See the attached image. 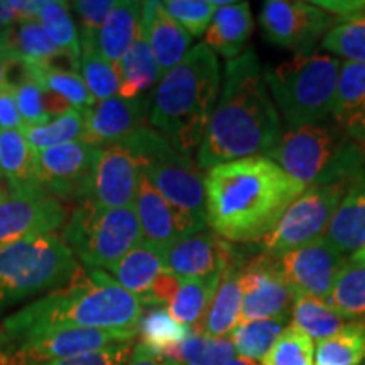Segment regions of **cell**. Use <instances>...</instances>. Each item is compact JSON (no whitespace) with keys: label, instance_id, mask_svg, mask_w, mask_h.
Wrapping results in <instances>:
<instances>
[{"label":"cell","instance_id":"obj_1","mask_svg":"<svg viewBox=\"0 0 365 365\" xmlns=\"http://www.w3.org/2000/svg\"><path fill=\"white\" fill-rule=\"evenodd\" d=\"M307 186L269 158H245L205 176L207 225L227 242H261Z\"/></svg>","mask_w":365,"mask_h":365},{"label":"cell","instance_id":"obj_2","mask_svg":"<svg viewBox=\"0 0 365 365\" xmlns=\"http://www.w3.org/2000/svg\"><path fill=\"white\" fill-rule=\"evenodd\" d=\"M282 135L281 118L252 49L227 61L220 98L198 148V168L212 170L245 158H264Z\"/></svg>","mask_w":365,"mask_h":365},{"label":"cell","instance_id":"obj_3","mask_svg":"<svg viewBox=\"0 0 365 365\" xmlns=\"http://www.w3.org/2000/svg\"><path fill=\"white\" fill-rule=\"evenodd\" d=\"M143 314V303L107 272L80 266L65 286L4 319L0 344L78 328L137 335Z\"/></svg>","mask_w":365,"mask_h":365},{"label":"cell","instance_id":"obj_4","mask_svg":"<svg viewBox=\"0 0 365 365\" xmlns=\"http://www.w3.org/2000/svg\"><path fill=\"white\" fill-rule=\"evenodd\" d=\"M220 90L217 54L205 43L191 48L182 61L163 76L154 91L149 120L180 153L200 148Z\"/></svg>","mask_w":365,"mask_h":365},{"label":"cell","instance_id":"obj_5","mask_svg":"<svg viewBox=\"0 0 365 365\" xmlns=\"http://www.w3.org/2000/svg\"><path fill=\"white\" fill-rule=\"evenodd\" d=\"M269 159L307 188L322 185L352 188L365 175V153L339 125H301L286 130Z\"/></svg>","mask_w":365,"mask_h":365},{"label":"cell","instance_id":"obj_6","mask_svg":"<svg viewBox=\"0 0 365 365\" xmlns=\"http://www.w3.org/2000/svg\"><path fill=\"white\" fill-rule=\"evenodd\" d=\"M340 66L328 54H298L264 70L274 105L289 129L322 124L333 115Z\"/></svg>","mask_w":365,"mask_h":365},{"label":"cell","instance_id":"obj_7","mask_svg":"<svg viewBox=\"0 0 365 365\" xmlns=\"http://www.w3.org/2000/svg\"><path fill=\"white\" fill-rule=\"evenodd\" d=\"M120 145L139 159L140 171L148 176L150 185L195 228V232L205 230V178L191 156L176 150L156 129L145 125L122 140Z\"/></svg>","mask_w":365,"mask_h":365},{"label":"cell","instance_id":"obj_8","mask_svg":"<svg viewBox=\"0 0 365 365\" xmlns=\"http://www.w3.org/2000/svg\"><path fill=\"white\" fill-rule=\"evenodd\" d=\"M58 235H39L0 249V313L27 298L65 286L78 269Z\"/></svg>","mask_w":365,"mask_h":365},{"label":"cell","instance_id":"obj_9","mask_svg":"<svg viewBox=\"0 0 365 365\" xmlns=\"http://www.w3.org/2000/svg\"><path fill=\"white\" fill-rule=\"evenodd\" d=\"M63 240L85 269H110L143 242L135 208H102L91 200L68 217Z\"/></svg>","mask_w":365,"mask_h":365},{"label":"cell","instance_id":"obj_10","mask_svg":"<svg viewBox=\"0 0 365 365\" xmlns=\"http://www.w3.org/2000/svg\"><path fill=\"white\" fill-rule=\"evenodd\" d=\"M349 190V186L341 185H322L304 190L286 210L276 227L259 242L262 254L279 257L322 239Z\"/></svg>","mask_w":365,"mask_h":365},{"label":"cell","instance_id":"obj_11","mask_svg":"<svg viewBox=\"0 0 365 365\" xmlns=\"http://www.w3.org/2000/svg\"><path fill=\"white\" fill-rule=\"evenodd\" d=\"M102 148L75 140L36 153V181L59 202H88Z\"/></svg>","mask_w":365,"mask_h":365},{"label":"cell","instance_id":"obj_12","mask_svg":"<svg viewBox=\"0 0 365 365\" xmlns=\"http://www.w3.org/2000/svg\"><path fill=\"white\" fill-rule=\"evenodd\" d=\"M134 339L130 333L90 328L49 331L14 344H0V365H48Z\"/></svg>","mask_w":365,"mask_h":365},{"label":"cell","instance_id":"obj_13","mask_svg":"<svg viewBox=\"0 0 365 365\" xmlns=\"http://www.w3.org/2000/svg\"><path fill=\"white\" fill-rule=\"evenodd\" d=\"M330 14L308 2L267 0L264 2L259 24L272 44L308 54L319 39L335 27Z\"/></svg>","mask_w":365,"mask_h":365},{"label":"cell","instance_id":"obj_14","mask_svg":"<svg viewBox=\"0 0 365 365\" xmlns=\"http://www.w3.org/2000/svg\"><path fill=\"white\" fill-rule=\"evenodd\" d=\"M274 259L293 296L307 294L322 299L330 296L333 282L346 262L345 255L325 237Z\"/></svg>","mask_w":365,"mask_h":365},{"label":"cell","instance_id":"obj_15","mask_svg":"<svg viewBox=\"0 0 365 365\" xmlns=\"http://www.w3.org/2000/svg\"><path fill=\"white\" fill-rule=\"evenodd\" d=\"M66 207L43 191H12L0 203V249L65 227Z\"/></svg>","mask_w":365,"mask_h":365},{"label":"cell","instance_id":"obj_16","mask_svg":"<svg viewBox=\"0 0 365 365\" xmlns=\"http://www.w3.org/2000/svg\"><path fill=\"white\" fill-rule=\"evenodd\" d=\"M240 289V322L281 317L287 313L294 299L276 266V259L266 254L242 264Z\"/></svg>","mask_w":365,"mask_h":365},{"label":"cell","instance_id":"obj_17","mask_svg":"<svg viewBox=\"0 0 365 365\" xmlns=\"http://www.w3.org/2000/svg\"><path fill=\"white\" fill-rule=\"evenodd\" d=\"M164 271L178 279H202L223 272L235 264V249L215 232L202 230L186 235L163 250Z\"/></svg>","mask_w":365,"mask_h":365},{"label":"cell","instance_id":"obj_18","mask_svg":"<svg viewBox=\"0 0 365 365\" xmlns=\"http://www.w3.org/2000/svg\"><path fill=\"white\" fill-rule=\"evenodd\" d=\"M140 163L124 145H108L100 153L93 175L91 202L102 208L134 207Z\"/></svg>","mask_w":365,"mask_h":365},{"label":"cell","instance_id":"obj_19","mask_svg":"<svg viewBox=\"0 0 365 365\" xmlns=\"http://www.w3.org/2000/svg\"><path fill=\"white\" fill-rule=\"evenodd\" d=\"M149 98L113 97L86 110L81 140L91 145H115L143 129L149 115Z\"/></svg>","mask_w":365,"mask_h":365},{"label":"cell","instance_id":"obj_20","mask_svg":"<svg viewBox=\"0 0 365 365\" xmlns=\"http://www.w3.org/2000/svg\"><path fill=\"white\" fill-rule=\"evenodd\" d=\"M134 208L143 230V242L159 250L168 249L182 237L198 234L150 185L143 171H140Z\"/></svg>","mask_w":365,"mask_h":365},{"label":"cell","instance_id":"obj_21","mask_svg":"<svg viewBox=\"0 0 365 365\" xmlns=\"http://www.w3.org/2000/svg\"><path fill=\"white\" fill-rule=\"evenodd\" d=\"M140 33L148 38L161 76L176 68L190 51L191 36L171 19L163 9V2H143Z\"/></svg>","mask_w":365,"mask_h":365},{"label":"cell","instance_id":"obj_22","mask_svg":"<svg viewBox=\"0 0 365 365\" xmlns=\"http://www.w3.org/2000/svg\"><path fill=\"white\" fill-rule=\"evenodd\" d=\"M140 16H143V2H134V0L117 2L102 29L95 34L91 44L81 49H93L118 68L125 53L139 36Z\"/></svg>","mask_w":365,"mask_h":365},{"label":"cell","instance_id":"obj_23","mask_svg":"<svg viewBox=\"0 0 365 365\" xmlns=\"http://www.w3.org/2000/svg\"><path fill=\"white\" fill-rule=\"evenodd\" d=\"M333 118L354 140H365V65L345 61L336 81Z\"/></svg>","mask_w":365,"mask_h":365},{"label":"cell","instance_id":"obj_24","mask_svg":"<svg viewBox=\"0 0 365 365\" xmlns=\"http://www.w3.org/2000/svg\"><path fill=\"white\" fill-rule=\"evenodd\" d=\"M240 269L242 264L237 261L223 271L212 304L202 322L193 328V333L213 339H228V335L239 325L242 309Z\"/></svg>","mask_w":365,"mask_h":365},{"label":"cell","instance_id":"obj_25","mask_svg":"<svg viewBox=\"0 0 365 365\" xmlns=\"http://www.w3.org/2000/svg\"><path fill=\"white\" fill-rule=\"evenodd\" d=\"M323 237L345 257L365 247V175L341 198Z\"/></svg>","mask_w":365,"mask_h":365},{"label":"cell","instance_id":"obj_26","mask_svg":"<svg viewBox=\"0 0 365 365\" xmlns=\"http://www.w3.org/2000/svg\"><path fill=\"white\" fill-rule=\"evenodd\" d=\"M254 31V17L249 2H234L217 9L205 33V44L223 58L235 59L244 51Z\"/></svg>","mask_w":365,"mask_h":365},{"label":"cell","instance_id":"obj_27","mask_svg":"<svg viewBox=\"0 0 365 365\" xmlns=\"http://www.w3.org/2000/svg\"><path fill=\"white\" fill-rule=\"evenodd\" d=\"M115 279L122 287L143 303L148 304V298L154 281L164 271L163 250L140 242L137 247L125 254L120 261L110 267Z\"/></svg>","mask_w":365,"mask_h":365},{"label":"cell","instance_id":"obj_28","mask_svg":"<svg viewBox=\"0 0 365 365\" xmlns=\"http://www.w3.org/2000/svg\"><path fill=\"white\" fill-rule=\"evenodd\" d=\"M36 170V150L26 135L21 130H0V175L11 190L41 191Z\"/></svg>","mask_w":365,"mask_h":365},{"label":"cell","instance_id":"obj_29","mask_svg":"<svg viewBox=\"0 0 365 365\" xmlns=\"http://www.w3.org/2000/svg\"><path fill=\"white\" fill-rule=\"evenodd\" d=\"M118 75H120L118 97L122 98L143 97L144 91H148L161 76L149 41L140 33V29L134 44L118 65Z\"/></svg>","mask_w":365,"mask_h":365},{"label":"cell","instance_id":"obj_30","mask_svg":"<svg viewBox=\"0 0 365 365\" xmlns=\"http://www.w3.org/2000/svg\"><path fill=\"white\" fill-rule=\"evenodd\" d=\"M222 274L218 272L202 279H180L176 293L166 308L171 317L193 330L208 312Z\"/></svg>","mask_w":365,"mask_h":365},{"label":"cell","instance_id":"obj_31","mask_svg":"<svg viewBox=\"0 0 365 365\" xmlns=\"http://www.w3.org/2000/svg\"><path fill=\"white\" fill-rule=\"evenodd\" d=\"M0 38L6 44L12 59L29 63H46L61 51L49 39L39 21L17 19L6 29L0 31Z\"/></svg>","mask_w":365,"mask_h":365},{"label":"cell","instance_id":"obj_32","mask_svg":"<svg viewBox=\"0 0 365 365\" xmlns=\"http://www.w3.org/2000/svg\"><path fill=\"white\" fill-rule=\"evenodd\" d=\"M313 341L330 339L345 327V318L328 304L327 299L299 294L293 299V323Z\"/></svg>","mask_w":365,"mask_h":365},{"label":"cell","instance_id":"obj_33","mask_svg":"<svg viewBox=\"0 0 365 365\" xmlns=\"http://www.w3.org/2000/svg\"><path fill=\"white\" fill-rule=\"evenodd\" d=\"M289 313L267 319H250L239 322L228 339L235 346L239 357L250 360H262L271 346L276 344L279 335L284 331Z\"/></svg>","mask_w":365,"mask_h":365},{"label":"cell","instance_id":"obj_34","mask_svg":"<svg viewBox=\"0 0 365 365\" xmlns=\"http://www.w3.org/2000/svg\"><path fill=\"white\" fill-rule=\"evenodd\" d=\"M327 301L345 319L365 317V262L346 259Z\"/></svg>","mask_w":365,"mask_h":365},{"label":"cell","instance_id":"obj_35","mask_svg":"<svg viewBox=\"0 0 365 365\" xmlns=\"http://www.w3.org/2000/svg\"><path fill=\"white\" fill-rule=\"evenodd\" d=\"M365 355V319L345 323L339 333L319 341L314 365H359Z\"/></svg>","mask_w":365,"mask_h":365},{"label":"cell","instance_id":"obj_36","mask_svg":"<svg viewBox=\"0 0 365 365\" xmlns=\"http://www.w3.org/2000/svg\"><path fill=\"white\" fill-rule=\"evenodd\" d=\"M139 333L143 339L140 344L168 357L176 346L188 339L193 330L176 322L166 308H150L148 313L143 314Z\"/></svg>","mask_w":365,"mask_h":365},{"label":"cell","instance_id":"obj_37","mask_svg":"<svg viewBox=\"0 0 365 365\" xmlns=\"http://www.w3.org/2000/svg\"><path fill=\"white\" fill-rule=\"evenodd\" d=\"M85 108L73 107L63 115L53 118L48 124L26 127L22 134L26 135L27 143H29L33 150L39 153V150L54 148V145L81 140L85 129Z\"/></svg>","mask_w":365,"mask_h":365},{"label":"cell","instance_id":"obj_38","mask_svg":"<svg viewBox=\"0 0 365 365\" xmlns=\"http://www.w3.org/2000/svg\"><path fill=\"white\" fill-rule=\"evenodd\" d=\"M29 68L31 78L36 83H39L46 90H51L54 93L61 95L73 107L88 110L97 103L90 95L88 88H86L85 81L81 80L80 73L53 70V68L46 66L44 63H29Z\"/></svg>","mask_w":365,"mask_h":365},{"label":"cell","instance_id":"obj_39","mask_svg":"<svg viewBox=\"0 0 365 365\" xmlns=\"http://www.w3.org/2000/svg\"><path fill=\"white\" fill-rule=\"evenodd\" d=\"M235 355V346L230 339H213L191 333L168 357L178 360L181 365H223Z\"/></svg>","mask_w":365,"mask_h":365},{"label":"cell","instance_id":"obj_40","mask_svg":"<svg viewBox=\"0 0 365 365\" xmlns=\"http://www.w3.org/2000/svg\"><path fill=\"white\" fill-rule=\"evenodd\" d=\"M39 19L46 34L58 46V49L70 53L80 61L81 49L78 27L73 21L70 4L61 2V0H44Z\"/></svg>","mask_w":365,"mask_h":365},{"label":"cell","instance_id":"obj_41","mask_svg":"<svg viewBox=\"0 0 365 365\" xmlns=\"http://www.w3.org/2000/svg\"><path fill=\"white\" fill-rule=\"evenodd\" d=\"M80 76L95 102L113 98L120 90L118 68L108 63L93 49H81Z\"/></svg>","mask_w":365,"mask_h":365},{"label":"cell","instance_id":"obj_42","mask_svg":"<svg viewBox=\"0 0 365 365\" xmlns=\"http://www.w3.org/2000/svg\"><path fill=\"white\" fill-rule=\"evenodd\" d=\"M262 365H314V341L294 325L286 327Z\"/></svg>","mask_w":365,"mask_h":365},{"label":"cell","instance_id":"obj_43","mask_svg":"<svg viewBox=\"0 0 365 365\" xmlns=\"http://www.w3.org/2000/svg\"><path fill=\"white\" fill-rule=\"evenodd\" d=\"M322 48L346 61L365 65V14L357 19L336 24L323 38Z\"/></svg>","mask_w":365,"mask_h":365},{"label":"cell","instance_id":"obj_44","mask_svg":"<svg viewBox=\"0 0 365 365\" xmlns=\"http://www.w3.org/2000/svg\"><path fill=\"white\" fill-rule=\"evenodd\" d=\"M163 9L191 38H200L207 33L217 12L212 0H168L163 2Z\"/></svg>","mask_w":365,"mask_h":365},{"label":"cell","instance_id":"obj_45","mask_svg":"<svg viewBox=\"0 0 365 365\" xmlns=\"http://www.w3.org/2000/svg\"><path fill=\"white\" fill-rule=\"evenodd\" d=\"M115 6V0H76L70 4V9L80 21V49L91 44Z\"/></svg>","mask_w":365,"mask_h":365},{"label":"cell","instance_id":"obj_46","mask_svg":"<svg viewBox=\"0 0 365 365\" xmlns=\"http://www.w3.org/2000/svg\"><path fill=\"white\" fill-rule=\"evenodd\" d=\"M12 91L26 127L44 125L53 120L44 110V93L43 86L39 83H36L34 80H29L17 86V88H14Z\"/></svg>","mask_w":365,"mask_h":365},{"label":"cell","instance_id":"obj_47","mask_svg":"<svg viewBox=\"0 0 365 365\" xmlns=\"http://www.w3.org/2000/svg\"><path fill=\"white\" fill-rule=\"evenodd\" d=\"M132 350H134V345H132V341H127V344L110 345L107 349L97 350V352H90L68 360H59V362L48 365H127L130 360Z\"/></svg>","mask_w":365,"mask_h":365},{"label":"cell","instance_id":"obj_48","mask_svg":"<svg viewBox=\"0 0 365 365\" xmlns=\"http://www.w3.org/2000/svg\"><path fill=\"white\" fill-rule=\"evenodd\" d=\"M314 6L330 14L333 19L341 22L357 19L365 14L364 0H325V2H313Z\"/></svg>","mask_w":365,"mask_h":365},{"label":"cell","instance_id":"obj_49","mask_svg":"<svg viewBox=\"0 0 365 365\" xmlns=\"http://www.w3.org/2000/svg\"><path fill=\"white\" fill-rule=\"evenodd\" d=\"M19 108H17L16 97L12 90L0 91V130H24Z\"/></svg>","mask_w":365,"mask_h":365},{"label":"cell","instance_id":"obj_50","mask_svg":"<svg viewBox=\"0 0 365 365\" xmlns=\"http://www.w3.org/2000/svg\"><path fill=\"white\" fill-rule=\"evenodd\" d=\"M127 365H181L178 360L166 357V355L149 349L148 345L137 344L132 350L130 360Z\"/></svg>","mask_w":365,"mask_h":365},{"label":"cell","instance_id":"obj_51","mask_svg":"<svg viewBox=\"0 0 365 365\" xmlns=\"http://www.w3.org/2000/svg\"><path fill=\"white\" fill-rule=\"evenodd\" d=\"M9 6L16 12L17 19L39 21L44 0H9Z\"/></svg>","mask_w":365,"mask_h":365},{"label":"cell","instance_id":"obj_52","mask_svg":"<svg viewBox=\"0 0 365 365\" xmlns=\"http://www.w3.org/2000/svg\"><path fill=\"white\" fill-rule=\"evenodd\" d=\"M11 59H12L11 53L7 51L6 44H4L2 38H0V91L7 90V86H6V71H7L9 61H11Z\"/></svg>","mask_w":365,"mask_h":365},{"label":"cell","instance_id":"obj_53","mask_svg":"<svg viewBox=\"0 0 365 365\" xmlns=\"http://www.w3.org/2000/svg\"><path fill=\"white\" fill-rule=\"evenodd\" d=\"M16 21H17V16L11 9V6H9V0L7 2L0 0V31L6 29V27L14 24Z\"/></svg>","mask_w":365,"mask_h":365},{"label":"cell","instance_id":"obj_54","mask_svg":"<svg viewBox=\"0 0 365 365\" xmlns=\"http://www.w3.org/2000/svg\"><path fill=\"white\" fill-rule=\"evenodd\" d=\"M223 365H259L255 360H250V359H245V357H235L230 359L228 362H225Z\"/></svg>","mask_w":365,"mask_h":365},{"label":"cell","instance_id":"obj_55","mask_svg":"<svg viewBox=\"0 0 365 365\" xmlns=\"http://www.w3.org/2000/svg\"><path fill=\"white\" fill-rule=\"evenodd\" d=\"M11 195H12L11 186H9L7 182H4V180H0V203L6 202V200H7Z\"/></svg>","mask_w":365,"mask_h":365},{"label":"cell","instance_id":"obj_56","mask_svg":"<svg viewBox=\"0 0 365 365\" xmlns=\"http://www.w3.org/2000/svg\"><path fill=\"white\" fill-rule=\"evenodd\" d=\"M350 259H355V261H362V262H365V247L360 249L357 254L350 255Z\"/></svg>","mask_w":365,"mask_h":365},{"label":"cell","instance_id":"obj_57","mask_svg":"<svg viewBox=\"0 0 365 365\" xmlns=\"http://www.w3.org/2000/svg\"><path fill=\"white\" fill-rule=\"evenodd\" d=\"M362 365H365V355H364V360H362Z\"/></svg>","mask_w":365,"mask_h":365},{"label":"cell","instance_id":"obj_58","mask_svg":"<svg viewBox=\"0 0 365 365\" xmlns=\"http://www.w3.org/2000/svg\"><path fill=\"white\" fill-rule=\"evenodd\" d=\"M0 180H2V175H0Z\"/></svg>","mask_w":365,"mask_h":365}]
</instances>
